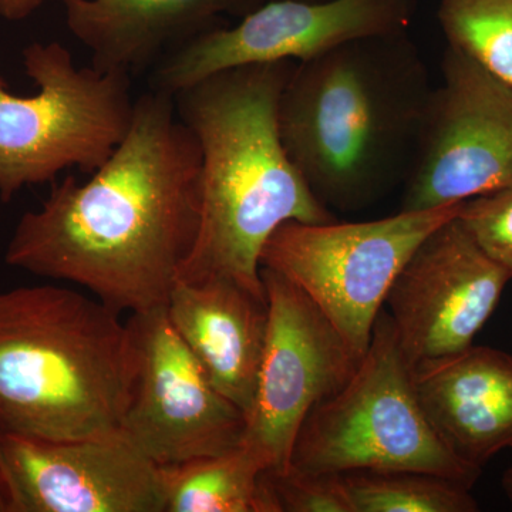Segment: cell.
Segmentation results:
<instances>
[{"label":"cell","mask_w":512,"mask_h":512,"mask_svg":"<svg viewBox=\"0 0 512 512\" xmlns=\"http://www.w3.org/2000/svg\"><path fill=\"white\" fill-rule=\"evenodd\" d=\"M201 165L174 96L141 94L126 136L90 181L69 175L22 215L6 264L82 286L120 313L164 308L197 237Z\"/></svg>","instance_id":"cell-1"},{"label":"cell","mask_w":512,"mask_h":512,"mask_svg":"<svg viewBox=\"0 0 512 512\" xmlns=\"http://www.w3.org/2000/svg\"><path fill=\"white\" fill-rule=\"evenodd\" d=\"M296 64L234 67L174 94L202 156L200 222L177 281L228 279L265 293L261 254L276 229L335 221L279 134V101Z\"/></svg>","instance_id":"cell-2"},{"label":"cell","mask_w":512,"mask_h":512,"mask_svg":"<svg viewBox=\"0 0 512 512\" xmlns=\"http://www.w3.org/2000/svg\"><path fill=\"white\" fill-rule=\"evenodd\" d=\"M431 90L407 32L298 63L279 101L286 154L326 208L362 210L404 183Z\"/></svg>","instance_id":"cell-3"},{"label":"cell","mask_w":512,"mask_h":512,"mask_svg":"<svg viewBox=\"0 0 512 512\" xmlns=\"http://www.w3.org/2000/svg\"><path fill=\"white\" fill-rule=\"evenodd\" d=\"M131 380L130 329L119 311L62 286L0 291V434L117 433Z\"/></svg>","instance_id":"cell-4"},{"label":"cell","mask_w":512,"mask_h":512,"mask_svg":"<svg viewBox=\"0 0 512 512\" xmlns=\"http://www.w3.org/2000/svg\"><path fill=\"white\" fill-rule=\"evenodd\" d=\"M289 467L336 474L419 471L470 488L483 471L454 456L430 426L384 309L349 382L303 421Z\"/></svg>","instance_id":"cell-5"},{"label":"cell","mask_w":512,"mask_h":512,"mask_svg":"<svg viewBox=\"0 0 512 512\" xmlns=\"http://www.w3.org/2000/svg\"><path fill=\"white\" fill-rule=\"evenodd\" d=\"M33 96L9 92L0 74V201L29 185L53 183L67 168L96 173L133 120L131 74L74 64L60 42L26 46Z\"/></svg>","instance_id":"cell-6"},{"label":"cell","mask_w":512,"mask_h":512,"mask_svg":"<svg viewBox=\"0 0 512 512\" xmlns=\"http://www.w3.org/2000/svg\"><path fill=\"white\" fill-rule=\"evenodd\" d=\"M460 207L400 211L365 222H285L262 249L261 268L299 286L363 357L394 279L421 242Z\"/></svg>","instance_id":"cell-7"},{"label":"cell","mask_w":512,"mask_h":512,"mask_svg":"<svg viewBox=\"0 0 512 512\" xmlns=\"http://www.w3.org/2000/svg\"><path fill=\"white\" fill-rule=\"evenodd\" d=\"M404 178L402 210L426 211L512 187V87L447 45Z\"/></svg>","instance_id":"cell-8"},{"label":"cell","mask_w":512,"mask_h":512,"mask_svg":"<svg viewBox=\"0 0 512 512\" xmlns=\"http://www.w3.org/2000/svg\"><path fill=\"white\" fill-rule=\"evenodd\" d=\"M261 276L268 332L242 446L266 471L281 473L303 421L349 382L362 357L299 286L272 269Z\"/></svg>","instance_id":"cell-9"},{"label":"cell","mask_w":512,"mask_h":512,"mask_svg":"<svg viewBox=\"0 0 512 512\" xmlns=\"http://www.w3.org/2000/svg\"><path fill=\"white\" fill-rule=\"evenodd\" d=\"M133 380L121 433L157 466L220 456L242 446L247 416L215 389L164 308L127 320Z\"/></svg>","instance_id":"cell-10"},{"label":"cell","mask_w":512,"mask_h":512,"mask_svg":"<svg viewBox=\"0 0 512 512\" xmlns=\"http://www.w3.org/2000/svg\"><path fill=\"white\" fill-rule=\"evenodd\" d=\"M417 0H271L234 28H215L156 64L153 90L177 94L212 74L248 64L308 62L353 40L407 32Z\"/></svg>","instance_id":"cell-11"},{"label":"cell","mask_w":512,"mask_h":512,"mask_svg":"<svg viewBox=\"0 0 512 512\" xmlns=\"http://www.w3.org/2000/svg\"><path fill=\"white\" fill-rule=\"evenodd\" d=\"M510 281V272L478 244L458 214L434 229L384 302L412 369L470 348Z\"/></svg>","instance_id":"cell-12"},{"label":"cell","mask_w":512,"mask_h":512,"mask_svg":"<svg viewBox=\"0 0 512 512\" xmlns=\"http://www.w3.org/2000/svg\"><path fill=\"white\" fill-rule=\"evenodd\" d=\"M8 512H164L160 466L121 431L80 440L0 434Z\"/></svg>","instance_id":"cell-13"},{"label":"cell","mask_w":512,"mask_h":512,"mask_svg":"<svg viewBox=\"0 0 512 512\" xmlns=\"http://www.w3.org/2000/svg\"><path fill=\"white\" fill-rule=\"evenodd\" d=\"M414 389L448 450L483 468L512 447V355L473 346L413 369Z\"/></svg>","instance_id":"cell-14"},{"label":"cell","mask_w":512,"mask_h":512,"mask_svg":"<svg viewBox=\"0 0 512 512\" xmlns=\"http://www.w3.org/2000/svg\"><path fill=\"white\" fill-rule=\"evenodd\" d=\"M165 312L215 389L247 416L268 332L266 293L228 279L177 281Z\"/></svg>","instance_id":"cell-15"},{"label":"cell","mask_w":512,"mask_h":512,"mask_svg":"<svg viewBox=\"0 0 512 512\" xmlns=\"http://www.w3.org/2000/svg\"><path fill=\"white\" fill-rule=\"evenodd\" d=\"M66 25L100 72L133 73L221 26L242 0H62Z\"/></svg>","instance_id":"cell-16"},{"label":"cell","mask_w":512,"mask_h":512,"mask_svg":"<svg viewBox=\"0 0 512 512\" xmlns=\"http://www.w3.org/2000/svg\"><path fill=\"white\" fill-rule=\"evenodd\" d=\"M160 471L164 512H281L264 466L244 446Z\"/></svg>","instance_id":"cell-17"},{"label":"cell","mask_w":512,"mask_h":512,"mask_svg":"<svg viewBox=\"0 0 512 512\" xmlns=\"http://www.w3.org/2000/svg\"><path fill=\"white\" fill-rule=\"evenodd\" d=\"M353 512H476L470 487L419 471L343 474Z\"/></svg>","instance_id":"cell-18"},{"label":"cell","mask_w":512,"mask_h":512,"mask_svg":"<svg viewBox=\"0 0 512 512\" xmlns=\"http://www.w3.org/2000/svg\"><path fill=\"white\" fill-rule=\"evenodd\" d=\"M439 20L448 45L512 87V0H440Z\"/></svg>","instance_id":"cell-19"},{"label":"cell","mask_w":512,"mask_h":512,"mask_svg":"<svg viewBox=\"0 0 512 512\" xmlns=\"http://www.w3.org/2000/svg\"><path fill=\"white\" fill-rule=\"evenodd\" d=\"M266 477L281 512H353L343 474L289 467Z\"/></svg>","instance_id":"cell-20"},{"label":"cell","mask_w":512,"mask_h":512,"mask_svg":"<svg viewBox=\"0 0 512 512\" xmlns=\"http://www.w3.org/2000/svg\"><path fill=\"white\" fill-rule=\"evenodd\" d=\"M458 218L512 275V187L461 202Z\"/></svg>","instance_id":"cell-21"},{"label":"cell","mask_w":512,"mask_h":512,"mask_svg":"<svg viewBox=\"0 0 512 512\" xmlns=\"http://www.w3.org/2000/svg\"><path fill=\"white\" fill-rule=\"evenodd\" d=\"M45 0H0V18L19 22L32 16Z\"/></svg>","instance_id":"cell-22"},{"label":"cell","mask_w":512,"mask_h":512,"mask_svg":"<svg viewBox=\"0 0 512 512\" xmlns=\"http://www.w3.org/2000/svg\"><path fill=\"white\" fill-rule=\"evenodd\" d=\"M501 487L505 495H507L508 501L512 504V464L505 470L503 480H501Z\"/></svg>","instance_id":"cell-23"},{"label":"cell","mask_w":512,"mask_h":512,"mask_svg":"<svg viewBox=\"0 0 512 512\" xmlns=\"http://www.w3.org/2000/svg\"><path fill=\"white\" fill-rule=\"evenodd\" d=\"M0 512H8V505H6L5 491H3L2 478H0Z\"/></svg>","instance_id":"cell-24"},{"label":"cell","mask_w":512,"mask_h":512,"mask_svg":"<svg viewBox=\"0 0 512 512\" xmlns=\"http://www.w3.org/2000/svg\"><path fill=\"white\" fill-rule=\"evenodd\" d=\"M302 2H326V0H302Z\"/></svg>","instance_id":"cell-25"}]
</instances>
